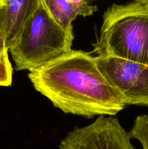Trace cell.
Returning a JSON list of instances; mask_svg holds the SVG:
<instances>
[{
    "label": "cell",
    "instance_id": "obj_1",
    "mask_svg": "<svg viewBox=\"0 0 148 149\" xmlns=\"http://www.w3.org/2000/svg\"><path fill=\"white\" fill-rule=\"evenodd\" d=\"M28 77L36 91L65 113L115 116L126 106L100 72L91 52L71 49L30 71Z\"/></svg>",
    "mask_w": 148,
    "mask_h": 149
},
{
    "label": "cell",
    "instance_id": "obj_2",
    "mask_svg": "<svg viewBox=\"0 0 148 149\" xmlns=\"http://www.w3.org/2000/svg\"><path fill=\"white\" fill-rule=\"evenodd\" d=\"M91 52L148 65V0L113 4L106 10Z\"/></svg>",
    "mask_w": 148,
    "mask_h": 149
},
{
    "label": "cell",
    "instance_id": "obj_3",
    "mask_svg": "<svg viewBox=\"0 0 148 149\" xmlns=\"http://www.w3.org/2000/svg\"><path fill=\"white\" fill-rule=\"evenodd\" d=\"M73 29L57 22L44 0L19 33L9 52L17 71H31L71 51Z\"/></svg>",
    "mask_w": 148,
    "mask_h": 149
},
{
    "label": "cell",
    "instance_id": "obj_4",
    "mask_svg": "<svg viewBox=\"0 0 148 149\" xmlns=\"http://www.w3.org/2000/svg\"><path fill=\"white\" fill-rule=\"evenodd\" d=\"M98 68L126 105L148 107V65L116 57L96 56Z\"/></svg>",
    "mask_w": 148,
    "mask_h": 149
},
{
    "label": "cell",
    "instance_id": "obj_5",
    "mask_svg": "<svg viewBox=\"0 0 148 149\" xmlns=\"http://www.w3.org/2000/svg\"><path fill=\"white\" fill-rule=\"evenodd\" d=\"M131 138L118 119L100 116L91 125L69 132L59 149H134Z\"/></svg>",
    "mask_w": 148,
    "mask_h": 149
},
{
    "label": "cell",
    "instance_id": "obj_6",
    "mask_svg": "<svg viewBox=\"0 0 148 149\" xmlns=\"http://www.w3.org/2000/svg\"><path fill=\"white\" fill-rule=\"evenodd\" d=\"M41 0H4L7 24V46H12L24 25Z\"/></svg>",
    "mask_w": 148,
    "mask_h": 149
},
{
    "label": "cell",
    "instance_id": "obj_7",
    "mask_svg": "<svg viewBox=\"0 0 148 149\" xmlns=\"http://www.w3.org/2000/svg\"><path fill=\"white\" fill-rule=\"evenodd\" d=\"M46 8L59 25L66 29H73L72 23L79 16L67 0H44Z\"/></svg>",
    "mask_w": 148,
    "mask_h": 149
},
{
    "label": "cell",
    "instance_id": "obj_8",
    "mask_svg": "<svg viewBox=\"0 0 148 149\" xmlns=\"http://www.w3.org/2000/svg\"><path fill=\"white\" fill-rule=\"evenodd\" d=\"M129 134L131 138L140 142L142 148L148 149V115L138 116Z\"/></svg>",
    "mask_w": 148,
    "mask_h": 149
},
{
    "label": "cell",
    "instance_id": "obj_9",
    "mask_svg": "<svg viewBox=\"0 0 148 149\" xmlns=\"http://www.w3.org/2000/svg\"><path fill=\"white\" fill-rule=\"evenodd\" d=\"M7 46V24H6L5 4L0 0V62H10Z\"/></svg>",
    "mask_w": 148,
    "mask_h": 149
},
{
    "label": "cell",
    "instance_id": "obj_10",
    "mask_svg": "<svg viewBox=\"0 0 148 149\" xmlns=\"http://www.w3.org/2000/svg\"><path fill=\"white\" fill-rule=\"evenodd\" d=\"M94 0H67L68 4L78 12L79 16L88 17L92 15L97 10V7L92 5Z\"/></svg>",
    "mask_w": 148,
    "mask_h": 149
},
{
    "label": "cell",
    "instance_id": "obj_11",
    "mask_svg": "<svg viewBox=\"0 0 148 149\" xmlns=\"http://www.w3.org/2000/svg\"><path fill=\"white\" fill-rule=\"evenodd\" d=\"M12 81V66L10 62H0V86L8 87Z\"/></svg>",
    "mask_w": 148,
    "mask_h": 149
}]
</instances>
